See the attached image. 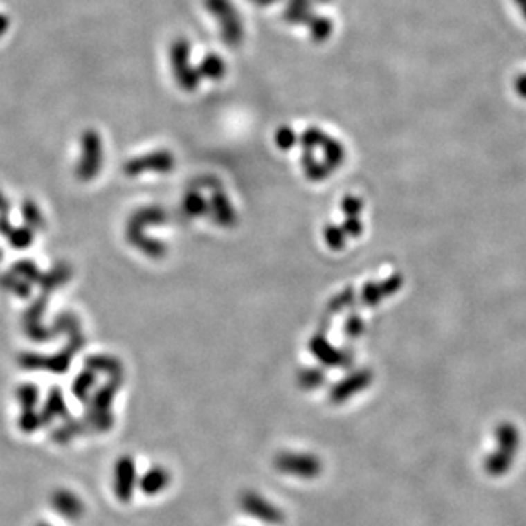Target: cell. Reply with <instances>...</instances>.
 <instances>
[{
  "mask_svg": "<svg viewBox=\"0 0 526 526\" xmlns=\"http://www.w3.org/2000/svg\"><path fill=\"white\" fill-rule=\"evenodd\" d=\"M241 507L246 514L257 518V520L265 521L269 525H282L284 513L277 506H273L269 499H265L258 492L246 491L241 494L239 499Z\"/></svg>",
  "mask_w": 526,
  "mask_h": 526,
  "instance_id": "obj_1",
  "label": "cell"
},
{
  "mask_svg": "<svg viewBox=\"0 0 526 526\" xmlns=\"http://www.w3.org/2000/svg\"><path fill=\"white\" fill-rule=\"evenodd\" d=\"M275 466L279 472L286 475H294L299 478H315L321 473V462L311 455H280L275 460Z\"/></svg>",
  "mask_w": 526,
  "mask_h": 526,
  "instance_id": "obj_2",
  "label": "cell"
},
{
  "mask_svg": "<svg viewBox=\"0 0 526 526\" xmlns=\"http://www.w3.org/2000/svg\"><path fill=\"white\" fill-rule=\"evenodd\" d=\"M135 489V466L132 460H122L116 466L115 491L120 500H130Z\"/></svg>",
  "mask_w": 526,
  "mask_h": 526,
  "instance_id": "obj_3",
  "label": "cell"
},
{
  "mask_svg": "<svg viewBox=\"0 0 526 526\" xmlns=\"http://www.w3.org/2000/svg\"><path fill=\"white\" fill-rule=\"evenodd\" d=\"M170 484H171L170 472H167L166 469H163V466H154V469L149 470V472L142 477L140 489L144 494L158 496L159 492L164 491V489L170 487Z\"/></svg>",
  "mask_w": 526,
  "mask_h": 526,
  "instance_id": "obj_4",
  "label": "cell"
}]
</instances>
